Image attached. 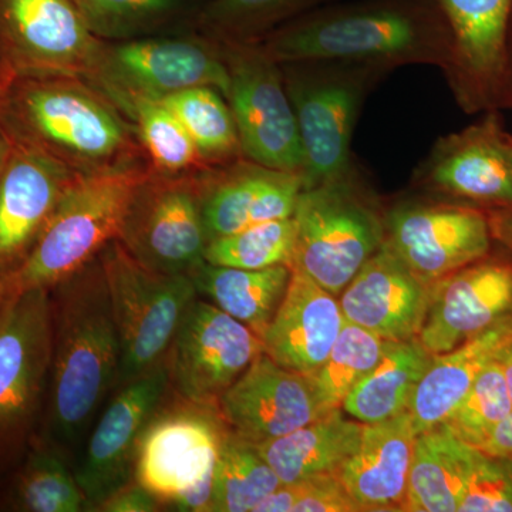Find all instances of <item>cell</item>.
<instances>
[{
    "mask_svg": "<svg viewBox=\"0 0 512 512\" xmlns=\"http://www.w3.org/2000/svg\"><path fill=\"white\" fill-rule=\"evenodd\" d=\"M363 426L352 417L349 419L340 407L301 429L255 447L281 484L328 474L339 476L359 447Z\"/></svg>",
    "mask_w": 512,
    "mask_h": 512,
    "instance_id": "27",
    "label": "cell"
},
{
    "mask_svg": "<svg viewBox=\"0 0 512 512\" xmlns=\"http://www.w3.org/2000/svg\"><path fill=\"white\" fill-rule=\"evenodd\" d=\"M3 301H5V291H3L2 279H0V309H2Z\"/></svg>",
    "mask_w": 512,
    "mask_h": 512,
    "instance_id": "46",
    "label": "cell"
},
{
    "mask_svg": "<svg viewBox=\"0 0 512 512\" xmlns=\"http://www.w3.org/2000/svg\"><path fill=\"white\" fill-rule=\"evenodd\" d=\"M512 410L500 356L484 367L457 409L444 421L458 440L478 448Z\"/></svg>",
    "mask_w": 512,
    "mask_h": 512,
    "instance_id": "39",
    "label": "cell"
},
{
    "mask_svg": "<svg viewBox=\"0 0 512 512\" xmlns=\"http://www.w3.org/2000/svg\"><path fill=\"white\" fill-rule=\"evenodd\" d=\"M87 82L109 99L163 100L197 86L215 87L225 97L229 76L217 42L210 37L144 36L104 43L96 72Z\"/></svg>",
    "mask_w": 512,
    "mask_h": 512,
    "instance_id": "13",
    "label": "cell"
},
{
    "mask_svg": "<svg viewBox=\"0 0 512 512\" xmlns=\"http://www.w3.org/2000/svg\"><path fill=\"white\" fill-rule=\"evenodd\" d=\"M208 171L163 175L151 170L134 195L119 237L138 264L158 274L190 275L205 261L210 239L202 194Z\"/></svg>",
    "mask_w": 512,
    "mask_h": 512,
    "instance_id": "11",
    "label": "cell"
},
{
    "mask_svg": "<svg viewBox=\"0 0 512 512\" xmlns=\"http://www.w3.org/2000/svg\"><path fill=\"white\" fill-rule=\"evenodd\" d=\"M504 138L497 114H488L473 126L440 138L420 164L417 180L461 204L484 210L512 205V174Z\"/></svg>",
    "mask_w": 512,
    "mask_h": 512,
    "instance_id": "20",
    "label": "cell"
},
{
    "mask_svg": "<svg viewBox=\"0 0 512 512\" xmlns=\"http://www.w3.org/2000/svg\"><path fill=\"white\" fill-rule=\"evenodd\" d=\"M0 110L16 143L35 147L79 173L143 158L130 121L86 79L10 80L0 87Z\"/></svg>",
    "mask_w": 512,
    "mask_h": 512,
    "instance_id": "3",
    "label": "cell"
},
{
    "mask_svg": "<svg viewBox=\"0 0 512 512\" xmlns=\"http://www.w3.org/2000/svg\"><path fill=\"white\" fill-rule=\"evenodd\" d=\"M99 258L119 333V389L165 360L198 295L190 275H164L144 268L119 239L107 245Z\"/></svg>",
    "mask_w": 512,
    "mask_h": 512,
    "instance_id": "9",
    "label": "cell"
},
{
    "mask_svg": "<svg viewBox=\"0 0 512 512\" xmlns=\"http://www.w3.org/2000/svg\"><path fill=\"white\" fill-rule=\"evenodd\" d=\"M512 342V313L458 348L433 356L409 404L416 434L444 423L485 366Z\"/></svg>",
    "mask_w": 512,
    "mask_h": 512,
    "instance_id": "26",
    "label": "cell"
},
{
    "mask_svg": "<svg viewBox=\"0 0 512 512\" xmlns=\"http://www.w3.org/2000/svg\"><path fill=\"white\" fill-rule=\"evenodd\" d=\"M215 410L229 431L255 446L329 413L308 376L279 366L265 353L222 393Z\"/></svg>",
    "mask_w": 512,
    "mask_h": 512,
    "instance_id": "18",
    "label": "cell"
},
{
    "mask_svg": "<svg viewBox=\"0 0 512 512\" xmlns=\"http://www.w3.org/2000/svg\"><path fill=\"white\" fill-rule=\"evenodd\" d=\"M476 450L488 457H512V410L491 431L490 436Z\"/></svg>",
    "mask_w": 512,
    "mask_h": 512,
    "instance_id": "42",
    "label": "cell"
},
{
    "mask_svg": "<svg viewBox=\"0 0 512 512\" xmlns=\"http://www.w3.org/2000/svg\"><path fill=\"white\" fill-rule=\"evenodd\" d=\"M151 173L148 160L83 173L70 185L22 264L3 279L5 296L52 289L119 239L128 208Z\"/></svg>",
    "mask_w": 512,
    "mask_h": 512,
    "instance_id": "4",
    "label": "cell"
},
{
    "mask_svg": "<svg viewBox=\"0 0 512 512\" xmlns=\"http://www.w3.org/2000/svg\"><path fill=\"white\" fill-rule=\"evenodd\" d=\"M504 143H505V153H507L508 163H510L511 174H512V136H510V134L505 133Z\"/></svg>",
    "mask_w": 512,
    "mask_h": 512,
    "instance_id": "45",
    "label": "cell"
},
{
    "mask_svg": "<svg viewBox=\"0 0 512 512\" xmlns=\"http://www.w3.org/2000/svg\"><path fill=\"white\" fill-rule=\"evenodd\" d=\"M430 292L383 242L340 293L339 303L346 322L384 340H409L423 329Z\"/></svg>",
    "mask_w": 512,
    "mask_h": 512,
    "instance_id": "22",
    "label": "cell"
},
{
    "mask_svg": "<svg viewBox=\"0 0 512 512\" xmlns=\"http://www.w3.org/2000/svg\"><path fill=\"white\" fill-rule=\"evenodd\" d=\"M254 512H362L339 476L328 474L281 484Z\"/></svg>",
    "mask_w": 512,
    "mask_h": 512,
    "instance_id": "40",
    "label": "cell"
},
{
    "mask_svg": "<svg viewBox=\"0 0 512 512\" xmlns=\"http://www.w3.org/2000/svg\"><path fill=\"white\" fill-rule=\"evenodd\" d=\"M225 426L212 407L168 397L148 421L137 447L134 480L161 507L211 512L212 485Z\"/></svg>",
    "mask_w": 512,
    "mask_h": 512,
    "instance_id": "8",
    "label": "cell"
},
{
    "mask_svg": "<svg viewBox=\"0 0 512 512\" xmlns=\"http://www.w3.org/2000/svg\"><path fill=\"white\" fill-rule=\"evenodd\" d=\"M416 437L409 410L363 426L359 447L339 474L362 511H402Z\"/></svg>",
    "mask_w": 512,
    "mask_h": 512,
    "instance_id": "25",
    "label": "cell"
},
{
    "mask_svg": "<svg viewBox=\"0 0 512 512\" xmlns=\"http://www.w3.org/2000/svg\"><path fill=\"white\" fill-rule=\"evenodd\" d=\"M298 269L335 295L382 247L384 217L357 181L355 168L332 180L303 188L292 215Z\"/></svg>",
    "mask_w": 512,
    "mask_h": 512,
    "instance_id": "5",
    "label": "cell"
},
{
    "mask_svg": "<svg viewBox=\"0 0 512 512\" xmlns=\"http://www.w3.org/2000/svg\"><path fill=\"white\" fill-rule=\"evenodd\" d=\"M80 174L63 161L15 141L0 173L2 281L28 256L57 204Z\"/></svg>",
    "mask_w": 512,
    "mask_h": 512,
    "instance_id": "21",
    "label": "cell"
},
{
    "mask_svg": "<svg viewBox=\"0 0 512 512\" xmlns=\"http://www.w3.org/2000/svg\"><path fill=\"white\" fill-rule=\"evenodd\" d=\"M384 345L380 336L345 320L328 359L308 376L320 406L328 412L340 409L353 387L377 365Z\"/></svg>",
    "mask_w": 512,
    "mask_h": 512,
    "instance_id": "37",
    "label": "cell"
},
{
    "mask_svg": "<svg viewBox=\"0 0 512 512\" xmlns=\"http://www.w3.org/2000/svg\"><path fill=\"white\" fill-rule=\"evenodd\" d=\"M279 64L328 60L386 70L433 64L446 72L451 36L439 0L333 2L258 42Z\"/></svg>",
    "mask_w": 512,
    "mask_h": 512,
    "instance_id": "2",
    "label": "cell"
},
{
    "mask_svg": "<svg viewBox=\"0 0 512 512\" xmlns=\"http://www.w3.org/2000/svg\"><path fill=\"white\" fill-rule=\"evenodd\" d=\"M89 32L103 42L144 37L184 18L191 0H72Z\"/></svg>",
    "mask_w": 512,
    "mask_h": 512,
    "instance_id": "36",
    "label": "cell"
},
{
    "mask_svg": "<svg viewBox=\"0 0 512 512\" xmlns=\"http://www.w3.org/2000/svg\"><path fill=\"white\" fill-rule=\"evenodd\" d=\"M13 147H15V140L10 136L5 120H3L2 110H0V173H2L6 163H8Z\"/></svg>",
    "mask_w": 512,
    "mask_h": 512,
    "instance_id": "44",
    "label": "cell"
},
{
    "mask_svg": "<svg viewBox=\"0 0 512 512\" xmlns=\"http://www.w3.org/2000/svg\"><path fill=\"white\" fill-rule=\"evenodd\" d=\"M281 485L255 444L225 427L212 485L211 512H254Z\"/></svg>",
    "mask_w": 512,
    "mask_h": 512,
    "instance_id": "35",
    "label": "cell"
},
{
    "mask_svg": "<svg viewBox=\"0 0 512 512\" xmlns=\"http://www.w3.org/2000/svg\"><path fill=\"white\" fill-rule=\"evenodd\" d=\"M6 505L22 512L86 511V498L69 461L35 437L13 470Z\"/></svg>",
    "mask_w": 512,
    "mask_h": 512,
    "instance_id": "31",
    "label": "cell"
},
{
    "mask_svg": "<svg viewBox=\"0 0 512 512\" xmlns=\"http://www.w3.org/2000/svg\"><path fill=\"white\" fill-rule=\"evenodd\" d=\"M338 0H207L194 15L212 40L258 43L285 23Z\"/></svg>",
    "mask_w": 512,
    "mask_h": 512,
    "instance_id": "33",
    "label": "cell"
},
{
    "mask_svg": "<svg viewBox=\"0 0 512 512\" xmlns=\"http://www.w3.org/2000/svg\"><path fill=\"white\" fill-rule=\"evenodd\" d=\"M262 353L264 342L254 330L198 296L168 350L170 390L185 402L215 409Z\"/></svg>",
    "mask_w": 512,
    "mask_h": 512,
    "instance_id": "14",
    "label": "cell"
},
{
    "mask_svg": "<svg viewBox=\"0 0 512 512\" xmlns=\"http://www.w3.org/2000/svg\"><path fill=\"white\" fill-rule=\"evenodd\" d=\"M511 313L512 261L487 255L431 285L419 340L431 355H443Z\"/></svg>",
    "mask_w": 512,
    "mask_h": 512,
    "instance_id": "19",
    "label": "cell"
},
{
    "mask_svg": "<svg viewBox=\"0 0 512 512\" xmlns=\"http://www.w3.org/2000/svg\"><path fill=\"white\" fill-rule=\"evenodd\" d=\"M103 40L72 0H0V79L70 76L90 80Z\"/></svg>",
    "mask_w": 512,
    "mask_h": 512,
    "instance_id": "12",
    "label": "cell"
},
{
    "mask_svg": "<svg viewBox=\"0 0 512 512\" xmlns=\"http://www.w3.org/2000/svg\"><path fill=\"white\" fill-rule=\"evenodd\" d=\"M487 212L491 235L512 254V205L490 208Z\"/></svg>",
    "mask_w": 512,
    "mask_h": 512,
    "instance_id": "43",
    "label": "cell"
},
{
    "mask_svg": "<svg viewBox=\"0 0 512 512\" xmlns=\"http://www.w3.org/2000/svg\"><path fill=\"white\" fill-rule=\"evenodd\" d=\"M451 36L446 76L467 111L493 106L510 66L512 0H439Z\"/></svg>",
    "mask_w": 512,
    "mask_h": 512,
    "instance_id": "17",
    "label": "cell"
},
{
    "mask_svg": "<svg viewBox=\"0 0 512 512\" xmlns=\"http://www.w3.org/2000/svg\"><path fill=\"white\" fill-rule=\"evenodd\" d=\"M303 188L302 174L272 170L248 160L208 171L202 194L208 239L292 218Z\"/></svg>",
    "mask_w": 512,
    "mask_h": 512,
    "instance_id": "23",
    "label": "cell"
},
{
    "mask_svg": "<svg viewBox=\"0 0 512 512\" xmlns=\"http://www.w3.org/2000/svg\"><path fill=\"white\" fill-rule=\"evenodd\" d=\"M114 393L73 468L86 498V511L99 510L107 498L134 481L141 434L170 393L167 357Z\"/></svg>",
    "mask_w": 512,
    "mask_h": 512,
    "instance_id": "15",
    "label": "cell"
},
{
    "mask_svg": "<svg viewBox=\"0 0 512 512\" xmlns=\"http://www.w3.org/2000/svg\"><path fill=\"white\" fill-rule=\"evenodd\" d=\"M158 510H161V503L156 495L134 480L107 498L97 511L154 512Z\"/></svg>",
    "mask_w": 512,
    "mask_h": 512,
    "instance_id": "41",
    "label": "cell"
},
{
    "mask_svg": "<svg viewBox=\"0 0 512 512\" xmlns=\"http://www.w3.org/2000/svg\"><path fill=\"white\" fill-rule=\"evenodd\" d=\"M281 66L301 137L305 188L345 174L353 167L350 143L357 117L383 70L328 60Z\"/></svg>",
    "mask_w": 512,
    "mask_h": 512,
    "instance_id": "7",
    "label": "cell"
},
{
    "mask_svg": "<svg viewBox=\"0 0 512 512\" xmlns=\"http://www.w3.org/2000/svg\"><path fill=\"white\" fill-rule=\"evenodd\" d=\"M384 242L427 285L490 254L487 212L461 202H403L384 215Z\"/></svg>",
    "mask_w": 512,
    "mask_h": 512,
    "instance_id": "16",
    "label": "cell"
},
{
    "mask_svg": "<svg viewBox=\"0 0 512 512\" xmlns=\"http://www.w3.org/2000/svg\"><path fill=\"white\" fill-rule=\"evenodd\" d=\"M224 94L211 86L190 87L163 103L188 131L208 167H227L242 156L238 128Z\"/></svg>",
    "mask_w": 512,
    "mask_h": 512,
    "instance_id": "34",
    "label": "cell"
},
{
    "mask_svg": "<svg viewBox=\"0 0 512 512\" xmlns=\"http://www.w3.org/2000/svg\"><path fill=\"white\" fill-rule=\"evenodd\" d=\"M345 325L335 295L298 269L264 338V353L292 372L311 376L328 359Z\"/></svg>",
    "mask_w": 512,
    "mask_h": 512,
    "instance_id": "24",
    "label": "cell"
},
{
    "mask_svg": "<svg viewBox=\"0 0 512 512\" xmlns=\"http://www.w3.org/2000/svg\"><path fill=\"white\" fill-rule=\"evenodd\" d=\"M291 275L288 265L242 269L204 261L190 278L201 299L244 323L262 339L284 299Z\"/></svg>",
    "mask_w": 512,
    "mask_h": 512,
    "instance_id": "29",
    "label": "cell"
},
{
    "mask_svg": "<svg viewBox=\"0 0 512 512\" xmlns=\"http://www.w3.org/2000/svg\"><path fill=\"white\" fill-rule=\"evenodd\" d=\"M295 248V222H262L235 234L211 239L205 248V262L242 269H265L276 265L291 268Z\"/></svg>",
    "mask_w": 512,
    "mask_h": 512,
    "instance_id": "38",
    "label": "cell"
},
{
    "mask_svg": "<svg viewBox=\"0 0 512 512\" xmlns=\"http://www.w3.org/2000/svg\"><path fill=\"white\" fill-rule=\"evenodd\" d=\"M130 121L151 170L163 175H191L208 167L188 131L161 100L146 97L110 99Z\"/></svg>",
    "mask_w": 512,
    "mask_h": 512,
    "instance_id": "32",
    "label": "cell"
},
{
    "mask_svg": "<svg viewBox=\"0 0 512 512\" xmlns=\"http://www.w3.org/2000/svg\"><path fill=\"white\" fill-rule=\"evenodd\" d=\"M50 289L5 296L0 309V474L39 433L52 365Z\"/></svg>",
    "mask_w": 512,
    "mask_h": 512,
    "instance_id": "6",
    "label": "cell"
},
{
    "mask_svg": "<svg viewBox=\"0 0 512 512\" xmlns=\"http://www.w3.org/2000/svg\"><path fill=\"white\" fill-rule=\"evenodd\" d=\"M0 86H5V83H3L2 79H0Z\"/></svg>",
    "mask_w": 512,
    "mask_h": 512,
    "instance_id": "47",
    "label": "cell"
},
{
    "mask_svg": "<svg viewBox=\"0 0 512 512\" xmlns=\"http://www.w3.org/2000/svg\"><path fill=\"white\" fill-rule=\"evenodd\" d=\"M433 355L419 338L386 340L377 365L343 400L342 410L362 424L380 423L409 410Z\"/></svg>",
    "mask_w": 512,
    "mask_h": 512,
    "instance_id": "30",
    "label": "cell"
},
{
    "mask_svg": "<svg viewBox=\"0 0 512 512\" xmlns=\"http://www.w3.org/2000/svg\"><path fill=\"white\" fill-rule=\"evenodd\" d=\"M227 66L225 99L242 156L272 170L303 173V150L282 66L259 43L215 40Z\"/></svg>",
    "mask_w": 512,
    "mask_h": 512,
    "instance_id": "10",
    "label": "cell"
},
{
    "mask_svg": "<svg viewBox=\"0 0 512 512\" xmlns=\"http://www.w3.org/2000/svg\"><path fill=\"white\" fill-rule=\"evenodd\" d=\"M476 448L444 424L417 434L402 511H458L466 493Z\"/></svg>",
    "mask_w": 512,
    "mask_h": 512,
    "instance_id": "28",
    "label": "cell"
},
{
    "mask_svg": "<svg viewBox=\"0 0 512 512\" xmlns=\"http://www.w3.org/2000/svg\"><path fill=\"white\" fill-rule=\"evenodd\" d=\"M52 365L37 437L74 468L101 406L116 392L120 340L100 258L50 289Z\"/></svg>",
    "mask_w": 512,
    "mask_h": 512,
    "instance_id": "1",
    "label": "cell"
}]
</instances>
